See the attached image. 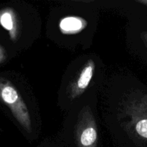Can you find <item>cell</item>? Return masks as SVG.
<instances>
[{"instance_id": "1", "label": "cell", "mask_w": 147, "mask_h": 147, "mask_svg": "<svg viewBox=\"0 0 147 147\" xmlns=\"http://www.w3.org/2000/svg\"><path fill=\"white\" fill-rule=\"evenodd\" d=\"M0 101L10 109L16 120L27 131H31V119L22 97L14 85L4 78H0Z\"/></svg>"}, {"instance_id": "2", "label": "cell", "mask_w": 147, "mask_h": 147, "mask_svg": "<svg viewBox=\"0 0 147 147\" xmlns=\"http://www.w3.org/2000/svg\"><path fill=\"white\" fill-rule=\"evenodd\" d=\"M76 140L78 147H97V128L89 108L81 113L76 128Z\"/></svg>"}, {"instance_id": "3", "label": "cell", "mask_w": 147, "mask_h": 147, "mask_svg": "<svg viewBox=\"0 0 147 147\" xmlns=\"http://www.w3.org/2000/svg\"><path fill=\"white\" fill-rule=\"evenodd\" d=\"M133 130L140 137L147 139V97L132 100L126 107Z\"/></svg>"}, {"instance_id": "4", "label": "cell", "mask_w": 147, "mask_h": 147, "mask_svg": "<svg viewBox=\"0 0 147 147\" xmlns=\"http://www.w3.org/2000/svg\"><path fill=\"white\" fill-rule=\"evenodd\" d=\"M95 70V63L90 59L83 66L78 76L69 86V95L71 99L81 96L89 87Z\"/></svg>"}, {"instance_id": "5", "label": "cell", "mask_w": 147, "mask_h": 147, "mask_svg": "<svg viewBox=\"0 0 147 147\" xmlns=\"http://www.w3.org/2000/svg\"><path fill=\"white\" fill-rule=\"evenodd\" d=\"M0 25L8 32L12 41H16L19 36V22L16 13L12 9L5 8L0 10Z\"/></svg>"}, {"instance_id": "6", "label": "cell", "mask_w": 147, "mask_h": 147, "mask_svg": "<svg viewBox=\"0 0 147 147\" xmlns=\"http://www.w3.org/2000/svg\"><path fill=\"white\" fill-rule=\"evenodd\" d=\"M87 22L84 19L76 16H69L61 19L59 22L61 32L65 34H75L86 27Z\"/></svg>"}, {"instance_id": "7", "label": "cell", "mask_w": 147, "mask_h": 147, "mask_svg": "<svg viewBox=\"0 0 147 147\" xmlns=\"http://www.w3.org/2000/svg\"><path fill=\"white\" fill-rule=\"evenodd\" d=\"M6 58V54L5 51L4 50L3 47L0 45V64L5 60Z\"/></svg>"}, {"instance_id": "8", "label": "cell", "mask_w": 147, "mask_h": 147, "mask_svg": "<svg viewBox=\"0 0 147 147\" xmlns=\"http://www.w3.org/2000/svg\"><path fill=\"white\" fill-rule=\"evenodd\" d=\"M144 40L146 41V42L147 43V32L144 34Z\"/></svg>"}, {"instance_id": "9", "label": "cell", "mask_w": 147, "mask_h": 147, "mask_svg": "<svg viewBox=\"0 0 147 147\" xmlns=\"http://www.w3.org/2000/svg\"><path fill=\"white\" fill-rule=\"evenodd\" d=\"M138 2L142 3V4H146V5H147V0L146 1H138Z\"/></svg>"}]
</instances>
